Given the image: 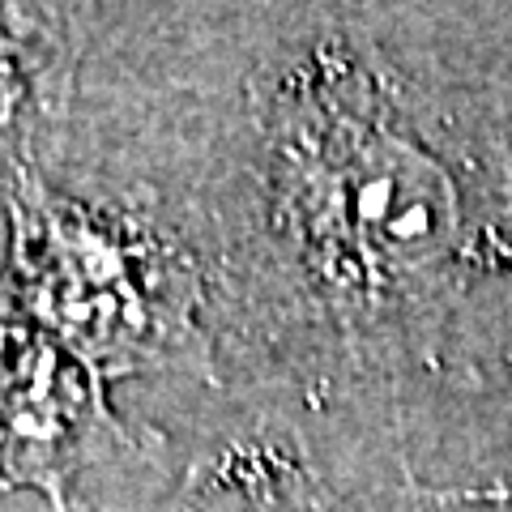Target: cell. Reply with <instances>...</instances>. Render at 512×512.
<instances>
[{
    "mask_svg": "<svg viewBox=\"0 0 512 512\" xmlns=\"http://www.w3.org/2000/svg\"><path fill=\"white\" fill-rule=\"evenodd\" d=\"M0 303L103 384L124 376L218 380L201 265L146 218L64 197L30 163L5 188Z\"/></svg>",
    "mask_w": 512,
    "mask_h": 512,
    "instance_id": "obj_2",
    "label": "cell"
},
{
    "mask_svg": "<svg viewBox=\"0 0 512 512\" xmlns=\"http://www.w3.org/2000/svg\"><path fill=\"white\" fill-rule=\"evenodd\" d=\"M512 141L491 94L320 43L265 103L256 278L329 372L431 367L470 286L512 274Z\"/></svg>",
    "mask_w": 512,
    "mask_h": 512,
    "instance_id": "obj_1",
    "label": "cell"
},
{
    "mask_svg": "<svg viewBox=\"0 0 512 512\" xmlns=\"http://www.w3.org/2000/svg\"><path fill=\"white\" fill-rule=\"evenodd\" d=\"M427 504H512V483L457 487V491H419Z\"/></svg>",
    "mask_w": 512,
    "mask_h": 512,
    "instance_id": "obj_6",
    "label": "cell"
},
{
    "mask_svg": "<svg viewBox=\"0 0 512 512\" xmlns=\"http://www.w3.org/2000/svg\"><path fill=\"white\" fill-rule=\"evenodd\" d=\"M73 43L56 9L0 5V188L30 167L35 137L56 120L69 90Z\"/></svg>",
    "mask_w": 512,
    "mask_h": 512,
    "instance_id": "obj_4",
    "label": "cell"
},
{
    "mask_svg": "<svg viewBox=\"0 0 512 512\" xmlns=\"http://www.w3.org/2000/svg\"><path fill=\"white\" fill-rule=\"evenodd\" d=\"M184 512H346V504L286 444L244 440L188 483Z\"/></svg>",
    "mask_w": 512,
    "mask_h": 512,
    "instance_id": "obj_5",
    "label": "cell"
},
{
    "mask_svg": "<svg viewBox=\"0 0 512 512\" xmlns=\"http://www.w3.org/2000/svg\"><path fill=\"white\" fill-rule=\"evenodd\" d=\"M103 444H128L107 384L0 303V500L35 491L64 512Z\"/></svg>",
    "mask_w": 512,
    "mask_h": 512,
    "instance_id": "obj_3",
    "label": "cell"
}]
</instances>
